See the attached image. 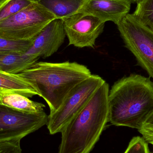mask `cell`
I'll list each match as a JSON object with an SVG mask.
<instances>
[{"instance_id": "obj_21", "label": "cell", "mask_w": 153, "mask_h": 153, "mask_svg": "<svg viewBox=\"0 0 153 153\" xmlns=\"http://www.w3.org/2000/svg\"><path fill=\"white\" fill-rule=\"evenodd\" d=\"M129 1H130L132 3H137V2H138L141 0H129Z\"/></svg>"}, {"instance_id": "obj_1", "label": "cell", "mask_w": 153, "mask_h": 153, "mask_svg": "<svg viewBox=\"0 0 153 153\" xmlns=\"http://www.w3.org/2000/svg\"><path fill=\"white\" fill-rule=\"evenodd\" d=\"M108 102L109 122L138 129L153 110V82L136 74L124 76L109 90Z\"/></svg>"}, {"instance_id": "obj_11", "label": "cell", "mask_w": 153, "mask_h": 153, "mask_svg": "<svg viewBox=\"0 0 153 153\" xmlns=\"http://www.w3.org/2000/svg\"><path fill=\"white\" fill-rule=\"evenodd\" d=\"M0 92L18 94L28 98L39 95L34 88L18 74L0 71Z\"/></svg>"}, {"instance_id": "obj_7", "label": "cell", "mask_w": 153, "mask_h": 153, "mask_svg": "<svg viewBox=\"0 0 153 153\" xmlns=\"http://www.w3.org/2000/svg\"><path fill=\"white\" fill-rule=\"evenodd\" d=\"M48 117L45 111L29 113L0 104V142L21 140L46 125Z\"/></svg>"}, {"instance_id": "obj_22", "label": "cell", "mask_w": 153, "mask_h": 153, "mask_svg": "<svg viewBox=\"0 0 153 153\" xmlns=\"http://www.w3.org/2000/svg\"><path fill=\"white\" fill-rule=\"evenodd\" d=\"M5 0H0V5L2 4V3Z\"/></svg>"}, {"instance_id": "obj_16", "label": "cell", "mask_w": 153, "mask_h": 153, "mask_svg": "<svg viewBox=\"0 0 153 153\" xmlns=\"http://www.w3.org/2000/svg\"><path fill=\"white\" fill-rule=\"evenodd\" d=\"M37 0H5L0 5V22L22 10Z\"/></svg>"}, {"instance_id": "obj_13", "label": "cell", "mask_w": 153, "mask_h": 153, "mask_svg": "<svg viewBox=\"0 0 153 153\" xmlns=\"http://www.w3.org/2000/svg\"><path fill=\"white\" fill-rule=\"evenodd\" d=\"M56 19H64L78 13L83 0H37Z\"/></svg>"}, {"instance_id": "obj_4", "label": "cell", "mask_w": 153, "mask_h": 153, "mask_svg": "<svg viewBox=\"0 0 153 153\" xmlns=\"http://www.w3.org/2000/svg\"><path fill=\"white\" fill-rule=\"evenodd\" d=\"M55 19L52 13L37 1L0 22V38L13 40L34 39Z\"/></svg>"}, {"instance_id": "obj_2", "label": "cell", "mask_w": 153, "mask_h": 153, "mask_svg": "<svg viewBox=\"0 0 153 153\" xmlns=\"http://www.w3.org/2000/svg\"><path fill=\"white\" fill-rule=\"evenodd\" d=\"M109 85L105 82L65 128L61 133L58 153L91 152L109 120Z\"/></svg>"}, {"instance_id": "obj_3", "label": "cell", "mask_w": 153, "mask_h": 153, "mask_svg": "<svg viewBox=\"0 0 153 153\" xmlns=\"http://www.w3.org/2000/svg\"><path fill=\"white\" fill-rule=\"evenodd\" d=\"M43 98L50 113L61 106L69 93L91 76L85 65L75 62H36L18 74Z\"/></svg>"}, {"instance_id": "obj_6", "label": "cell", "mask_w": 153, "mask_h": 153, "mask_svg": "<svg viewBox=\"0 0 153 153\" xmlns=\"http://www.w3.org/2000/svg\"><path fill=\"white\" fill-rule=\"evenodd\" d=\"M117 26L125 46L135 57L138 64L153 78V32L128 13Z\"/></svg>"}, {"instance_id": "obj_17", "label": "cell", "mask_w": 153, "mask_h": 153, "mask_svg": "<svg viewBox=\"0 0 153 153\" xmlns=\"http://www.w3.org/2000/svg\"><path fill=\"white\" fill-rule=\"evenodd\" d=\"M34 39L29 40H13L0 38V53H25L32 45Z\"/></svg>"}, {"instance_id": "obj_8", "label": "cell", "mask_w": 153, "mask_h": 153, "mask_svg": "<svg viewBox=\"0 0 153 153\" xmlns=\"http://www.w3.org/2000/svg\"><path fill=\"white\" fill-rule=\"evenodd\" d=\"M63 21L69 45L79 48H94L96 39L103 32L105 23L94 16L82 13Z\"/></svg>"}, {"instance_id": "obj_19", "label": "cell", "mask_w": 153, "mask_h": 153, "mask_svg": "<svg viewBox=\"0 0 153 153\" xmlns=\"http://www.w3.org/2000/svg\"><path fill=\"white\" fill-rule=\"evenodd\" d=\"M124 153H151L148 144L141 137H134L131 139Z\"/></svg>"}, {"instance_id": "obj_15", "label": "cell", "mask_w": 153, "mask_h": 153, "mask_svg": "<svg viewBox=\"0 0 153 153\" xmlns=\"http://www.w3.org/2000/svg\"><path fill=\"white\" fill-rule=\"evenodd\" d=\"M135 19L153 32V0H141L133 13Z\"/></svg>"}, {"instance_id": "obj_20", "label": "cell", "mask_w": 153, "mask_h": 153, "mask_svg": "<svg viewBox=\"0 0 153 153\" xmlns=\"http://www.w3.org/2000/svg\"><path fill=\"white\" fill-rule=\"evenodd\" d=\"M21 140L0 142V153H22Z\"/></svg>"}, {"instance_id": "obj_18", "label": "cell", "mask_w": 153, "mask_h": 153, "mask_svg": "<svg viewBox=\"0 0 153 153\" xmlns=\"http://www.w3.org/2000/svg\"><path fill=\"white\" fill-rule=\"evenodd\" d=\"M137 130L146 143L153 146V110L142 123Z\"/></svg>"}, {"instance_id": "obj_9", "label": "cell", "mask_w": 153, "mask_h": 153, "mask_svg": "<svg viewBox=\"0 0 153 153\" xmlns=\"http://www.w3.org/2000/svg\"><path fill=\"white\" fill-rule=\"evenodd\" d=\"M65 36L63 21L55 19L35 37L32 45L24 54L35 63L40 57H49L58 51L63 44Z\"/></svg>"}, {"instance_id": "obj_5", "label": "cell", "mask_w": 153, "mask_h": 153, "mask_svg": "<svg viewBox=\"0 0 153 153\" xmlns=\"http://www.w3.org/2000/svg\"><path fill=\"white\" fill-rule=\"evenodd\" d=\"M106 81L92 74L75 86L67 95L61 106L48 115L47 126L51 135L61 133L83 108L96 90Z\"/></svg>"}, {"instance_id": "obj_14", "label": "cell", "mask_w": 153, "mask_h": 153, "mask_svg": "<svg viewBox=\"0 0 153 153\" xmlns=\"http://www.w3.org/2000/svg\"><path fill=\"white\" fill-rule=\"evenodd\" d=\"M35 63L24 53H0V71L12 74H18Z\"/></svg>"}, {"instance_id": "obj_10", "label": "cell", "mask_w": 153, "mask_h": 153, "mask_svg": "<svg viewBox=\"0 0 153 153\" xmlns=\"http://www.w3.org/2000/svg\"><path fill=\"white\" fill-rule=\"evenodd\" d=\"M132 3L129 0H83L78 13L91 15L102 21L118 25L128 14Z\"/></svg>"}, {"instance_id": "obj_12", "label": "cell", "mask_w": 153, "mask_h": 153, "mask_svg": "<svg viewBox=\"0 0 153 153\" xmlns=\"http://www.w3.org/2000/svg\"><path fill=\"white\" fill-rule=\"evenodd\" d=\"M0 104L29 113L42 112L45 108L41 102L33 101L24 95L13 93L0 92Z\"/></svg>"}]
</instances>
